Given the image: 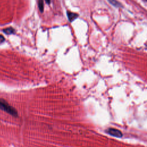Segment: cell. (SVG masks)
Masks as SVG:
<instances>
[{"mask_svg":"<svg viewBox=\"0 0 147 147\" xmlns=\"http://www.w3.org/2000/svg\"><path fill=\"white\" fill-rule=\"evenodd\" d=\"M107 133L113 136L116 137H121L122 136V132L117 129H114V128H109L107 130Z\"/></svg>","mask_w":147,"mask_h":147,"instance_id":"7a4b0ae2","label":"cell"},{"mask_svg":"<svg viewBox=\"0 0 147 147\" xmlns=\"http://www.w3.org/2000/svg\"><path fill=\"white\" fill-rule=\"evenodd\" d=\"M67 14L68 18V20H69L70 22L73 21L78 16V15L76 13H73V12H71V11H67Z\"/></svg>","mask_w":147,"mask_h":147,"instance_id":"3957f363","label":"cell"},{"mask_svg":"<svg viewBox=\"0 0 147 147\" xmlns=\"http://www.w3.org/2000/svg\"><path fill=\"white\" fill-rule=\"evenodd\" d=\"M5 41V37H3V36L0 34V44L3 42Z\"/></svg>","mask_w":147,"mask_h":147,"instance_id":"52a82bcc","label":"cell"},{"mask_svg":"<svg viewBox=\"0 0 147 147\" xmlns=\"http://www.w3.org/2000/svg\"><path fill=\"white\" fill-rule=\"evenodd\" d=\"M0 109L14 117L18 115L17 110L3 99H0Z\"/></svg>","mask_w":147,"mask_h":147,"instance_id":"6da1fadb","label":"cell"},{"mask_svg":"<svg viewBox=\"0 0 147 147\" xmlns=\"http://www.w3.org/2000/svg\"><path fill=\"white\" fill-rule=\"evenodd\" d=\"M3 32L7 34H11L14 33V29L11 27H9V28L3 29Z\"/></svg>","mask_w":147,"mask_h":147,"instance_id":"277c9868","label":"cell"},{"mask_svg":"<svg viewBox=\"0 0 147 147\" xmlns=\"http://www.w3.org/2000/svg\"><path fill=\"white\" fill-rule=\"evenodd\" d=\"M38 7L40 12L44 11V2L43 0H38Z\"/></svg>","mask_w":147,"mask_h":147,"instance_id":"8992f818","label":"cell"},{"mask_svg":"<svg viewBox=\"0 0 147 147\" xmlns=\"http://www.w3.org/2000/svg\"><path fill=\"white\" fill-rule=\"evenodd\" d=\"M45 1L46 3H48V4H49L50 2H51V0H45Z\"/></svg>","mask_w":147,"mask_h":147,"instance_id":"ba28073f","label":"cell"},{"mask_svg":"<svg viewBox=\"0 0 147 147\" xmlns=\"http://www.w3.org/2000/svg\"><path fill=\"white\" fill-rule=\"evenodd\" d=\"M108 1L111 5H113V6H114L115 7H119L122 6V5L119 2H118L117 0H108Z\"/></svg>","mask_w":147,"mask_h":147,"instance_id":"5b68a950","label":"cell"},{"mask_svg":"<svg viewBox=\"0 0 147 147\" xmlns=\"http://www.w3.org/2000/svg\"><path fill=\"white\" fill-rule=\"evenodd\" d=\"M146 1H147V0H146Z\"/></svg>","mask_w":147,"mask_h":147,"instance_id":"9c48e42d","label":"cell"}]
</instances>
